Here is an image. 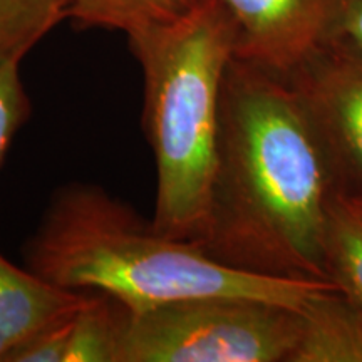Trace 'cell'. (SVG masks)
Segmentation results:
<instances>
[{"label":"cell","mask_w":362,"mask_h":362,"mask_svg":"<svg viewBox=\"0 0 362 362\" xmlns=\"http://www.w3.org/2000/svg\"><path fill=\"white\" fill-rule=\"evenodd\" d=\"M339 198L292 84L233 56L221 90L210 205L193 243L235 269L330 282L329 228Z\"/></svg>","instance_id":"1"},{"label":"cell","mask_w":362,"mask_h":362,"mask_svg":"<svg viewBox=\"0 0 362 362\" xmlns=\"http://www.w3.org/2000/svg\"><path fill=\"white\" fill-rule=\"evenodd\" d=\"M25 260L57 287L101 293L129 312L200 297L259 298L302 310L320 291L337 287L221 264L93 185H69L52 198Z\"/></svg>","instance_id":"2"},{"label":"cell","mask_w":362,"mask_h":362,"mask_svg":"<svg viewBox=\"0 0 362 362\" xmlns=\"http://www.w3.org/2000/svg\"><path fill=\"white\" fill-rule=\"evenodd\" d=\"M143 71L144 133L156 165L151 221L194 242L205 225L216 168L221 90L238 29L223 0L126 34Z\"/></svg>","instance_id":"3"},{"label":"cell","mask_w":362,"mask_h":362,"mask_svg":"<svg viewBox=\"0 0 362 362\" xmlns=\"http://www.w3.org/2000/svg\"><path fill=\"white\" fill-rule=\"evenodd\" d=\"M300 332V310L259 298L123 307L116 362H291Z\"/></svg>","instance_id":"4"},{"label":"cell","mask_w":362,"mask_h":362,"mask_svg":"<svg viewBox=\"0 0 362 362\" xmlns=\"http://www.w3.org/2000/svg\"><path fill=\"white\" fill-rule=\"evenodd\" d=\"M344 198H362V57L327 45L288 78Z\"/></svg>","instance_id":"5"},{"label":"cell","mask_w":362,"mask_h":362,"mask_svg":"<svg viewBox=\"0 0 362 362\" xmlns=\"http://www.w3.org/2000/svg\"><path fill=\"white\" fill-rule=\"evenodd\" d=\"M238 29L235 56L288 78L327 47L337 0H223Z\"/></svg>","instance_id":"6"},{"label":"cell","mask_w":362,"mask_h":362,"mask_svg":"<svg viewBox=\"0 0 362 362\" xmlns=\"http://www.w3.org/2000/svg\"><path fill=\"white\" fill-rule=\"evenodd\" d=\"M88 296L22 270L0 253V362H8L35 334L71 315Z\"/></svg>","instance_id":"7"},{"label":"cell","mask_w":362,"mask_h":362,"mask_svg":"<svg viewBox=\"0 0 362 362\" xmlns=\"http://www.w3.org/2000/svg\"><path fill=\"white\" fill-rule=\"evenodd\" d=\"M300 312L291 362H362V310L341 288L320 291Z\"/></svg>","instance_id":"8"},{"label":"cell","mask_w":362,"mask_h":362,"mask_svg":"<svg viewBox=\"0 0 362 362\" xmlns=\"http://www.w3.org/2000/svg\"><path fill=\"white\" fill-rule=\"evenodd\" d=\"M121 320L123 305L89 293L66 322L64 362H116Z\"/></svg>","instance_id":"9"},{"label":"cell","mask_w":362,"mask_h":362,"mask_svg":"<svg viewBox=\"0 0 362 362\" xmlns=\"http://www.w3.org/2000/svg\"><path fill=\"white\" fill-rule=\"evenodd\" d=\"M200 0H67V19L83 27L133 33L139 27L183 16Z\"/></svg>","instance_id":"10"},{"label":"cell","mask_w":362,"mask_h":362,"mask_svg":"<svg viewBox=\"0 0 362 362\" xmlns=\"http://www.w3.org/2000/svg\"><path fill=\"white\" fill-rule=\"evenodd\" d=\"M64 19L67 0H0V64L22 61Z\"/></svg>","instance_id":"11"},{"label":"cell","mask_w":362,"mask_h":362,"mask_svg":"<svg viewBox=\"0 0 362 362\" xmlns=\"http://www.w3.org/2000/svg\"><path fill=\"white\" fill-rule=\"evenodd\" d=\"M327 265L330 282L362 310V215L344 197L330 216Z\"/></svg>","instance_id":"12"},{"label":"cell","mask_w":362,"mask_h":362,"mask_svg":"<svg viewBox=\"0 0 362 362\" xmlns=\"http://www.w3.org/2000/svg\"><path fill=\"white\" fill-rule=\"evenodd\" d=\"M21 62L16 59L0 64V165L30 115V101L21 78Z\"/></svg>","instance_id":"13"},{"label":"cell","mask_w":362,"mask_h":362,"mask_svg":"<svg viewBox=\"0 0 362 362\" xmlns=\"http://www.w3.org/2000/svg\"><path fill=\"white\" fill-rule=\"evenodd\" d=\"M329 45L362 57V0H337Z\"/></svg>","instance_id":"14"},{"label":"cell","mask_w":362,"mask_h":362,"mask_svg":"<svg viewBox=\"0 0 362 362\" xmlns=\"http://www.w3.org/2000/svg\"><path fill=\"white\" fill-rule=\"evenodd\" d=\"M346 200H347V202H349V203H351V205H352V206H354V208H356V210H357V211H359V214L362 215V198H346Z\"/></svg>","instance_id":"15"}]
</instances>
